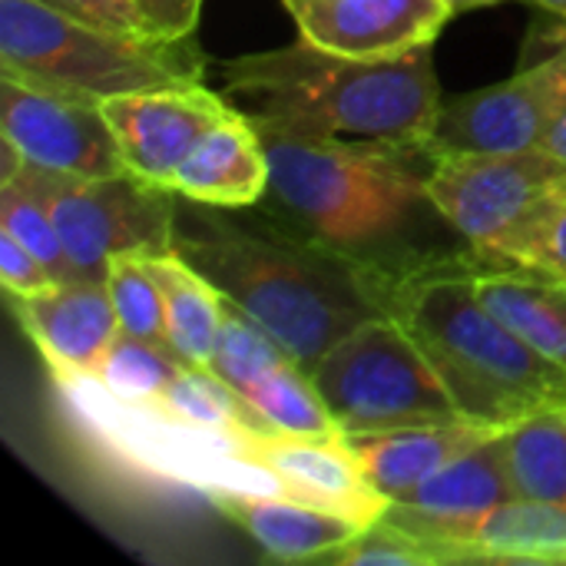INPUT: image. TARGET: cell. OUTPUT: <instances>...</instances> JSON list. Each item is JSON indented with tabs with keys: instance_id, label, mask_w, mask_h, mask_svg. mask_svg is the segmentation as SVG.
I'll list each match as a JSON object with an SVG mask.
<instances>
[{
	"instance_id": "obj_1",
	"label": "cell",
	"mask_w": 566,
	"mask_h": 566,
	"mask_svg": "<svg viewBox=\"0 0 566 566\" xmlns=\"http://www.w3.org/2000/svg\"><path fill=\"white\" fill-rule=\"evenodd\" d=\"M262 143L272 172L262 202L378 282L474 252L428 189L431 143L285 136Z\"/></svg>"
},
{
	"instance_id": "obj_2",
	"label": "cell",
	"mask_w": 566,
	"mask_h": 566,
	"mask_svg": "<svg viewBox=\"0 0 566 566\" xmlns=\"http://www.w3.org/2000/svg\"><path fill=\"white\" fill-rule=\"evenodd\" d=\"M172 252L305 371L358 325L385 315L375 275L305 235L269 202L222 209L179 196Z\"/></svg>"
},
{
	"instance_id": "obj_3",
	"label": "cell",
	"mask_w": 566,
	"mask_h": 566,
	"mask_svg": "<svg viewBox=\"0 0 566 566\" xmlns=\"http://www.w3.org/2000/svg\"><path fill=\"white\" fill-rule=\"evenodd\" d=\"M212 70L259 136L431 143L444 103L434 43L348 56L298 36L279 50L216 60Z\"/></svg>"
},
{
	"instance_id": "obj_4",
	"label": "cell",
	"mask_w": 566,
	"mask_h": 566,
	"mask_svg": "<svg viewBox=\"0 0 566 566\" xmlns=\"http://www.w3.org/2000/svg\"><path fill=\"white\" fill-rule=\"evenodd\" d=\"M468 252L444 265L378 282L391 315L428 355L458 411L468 421L504 431L507 424L566 405V371L511 332L481 298L478 269Z\"/></svg>"
},
{
	"instance_id": "obj_5",
	"label": "cell",
	"mask_w": 566,
	"mask_h": 566,
	"mask_svg": "<svg viewBox=\"0 0 566 566\" xmlns=\"http://www.w3.org/2000/svg\"><path fill=\"white\" fill-rule=\"evenodd\" d=\"M212 60L196 40L123 33L66 17L40 0H0V76L83 96L202 83Z\"/></svg>"
},
{
	"instance_id": "obj_6",
	"label": "cell",
	"mask_w": 566,
	"mask_h": 566,
	"mask_svg": "<svg viewBox=\"0 0 566 566\" xmlns=\"http://www.w3.org/2000/svg\"><path fill=\"white\" fill-rule=\"evenodd\" d=\"M428 189L481 259L531 265L566 212V159L544 146L434 153Z\"/></svg>"
},
{
	"instance_id": "obj_7",
	"label": "cell",
	"mask_w": 566,
	"mask_h": 566,
	"mask_svg": "<svg viewBox=\"0 0 566 566\" xmlns=\"http://www.w3.org/2000/svg\"><path fill=\"white\" fill-rule=\"evenodd\" d=\"M308 375L342 434L468 421L428 355L391 315L358 325Z\"/></svg>"
},
{
	"instance_id": "obj_8",
	"label": "cell",
	"mask_w": 566,
	"mask_h": 566,
	"mask_svg": "<svg viewBox=\"0 0 566 566\" xmlns=\"http://www.w3.org/2000/svg\"><path fill=\"white\" fill-rule=\"evenodd\" d=\"M53 378L70 395V401L83 408L90 424L136 468L199 488L209 497L219 494L285 497L282 481L262 464L249 461L239 438L192 428L143 401H123L90 375H53Z\"/></svg>"
},
{
	"instance_id": "obj_9",
	"label": "cell",
	"mask_w": 566,
	"mask_h": 566,
	"mask_svg": "<svg viewBox=\"0 0 566 566\" xmlns=\"http://www.w3.org/2000/svg\"><path fill=\"white\" fill-rule=\"evenodd\" d=\"M36 179L70 265L76 279L106 282L109 255L133 252L143 259L172 252L179 192L136 176L133 169L119 176H66L30 166Z\"/></svg>"
},
{
	"instance_id": "obj_10",
	"label": "cell",
	"mask_w": 566,
	"mask_h": 566,
	"mask_svg": "<svg viewBox=\"0 0 566 566\" xmlns=\"http://www.w3.org/2000/svg\"><path fill=\"white\" fill-rule=\"evenodd\" d=\"M566 99V40L504 83L444 96L431 133L434 153H514L541 146Z\"/></svg>"
},
{
	"instance_id": "obj_11",
	"label": "cell",
	"mask_w": 566,
	"mask_h": 566,
	"mask_svg": "<svg viewBox=\"0 0 566 566\" xmlns=\"http://www.w3.org/2000/svg\"><path fill=\"white\" fill-rule=\"evenodd\" d=\"M0 133L40 169L99 179L126 172L103 103L0 76Z\"/></svg>"
},
{
	"instance_id": "obj_12",
	"label": "cell",
	"mask_w": 566,
	"mask_h": 566,
	"mask_svg": "<svg viewBox=\"0 0 566 566\" xmlns=\"http://www.w3.org/2000/svg\"><path fill=\"white\" fill-rule=\"evenodd\" d=\"M514 497L517 491L511 481L504 438L494 431L478 448L428 478L408 501L388 504L381 521L424 537L444 554L448 564H474L468 554V537L491 511Z\"/></svg>"
},
{
	"instance_id": "obj_13",
	"label": "cell",
	"mask_w": 566,
	"mask_h": 566,
	"mask_svg": "<svg viewBox=\"0 0 566 566\" xmlns=\"http://www.w3.org/2000/svg\"><path fill=\"white\" fill-rule=\"evenodd\" d=\"M235 106L206 83L119 93L103 99V113L119 139L126 169L169 186L192 146Z\"/></svg>"
},
{
	"instance_id": "obj_14",
	"label": "cell",
	"mask_w": 566,
	"mask_h": 566,
	"mask_svg": "<svg viewBox=\"0 0 566 566\" xmlns=\"http://www.w3.org/2000/svg\"><path fill=\"white\" fill-rule=\"evenodd\" d=\"M242 451L282 481L285 497L345 514L361 527L381 521L391 504L371 488L345 438L318 441L295 434H245Z\"/></svg>"
},
{
	"instance_id": "obj_15",
	"label": "cell",
	"mask_w": 566,
	"mask_h": 566,
	"mask_svg": "<svg viewBox=\"0 0 566 566\" xmlns=\"http://www.w3.org/2000/svg\"><path fill=\"white\" fill-rule=\"evenodd\" d=\"M298 33L348 56H391L434 43L451 20L444 0H285Z\"/></svg>"
},
{
	"instance_id": "obj_16",
	"label": "cell",
	"mask_w": 566,
	"mask_h": 566,
	"mask_svg": "<svg viewBox=\"0 0 566 566\" xmlns=\"http://www.w3.org/2000/svg\"><path fill=\"white\" fill-rule=\"evenodd\" d=\"M10 298L53 375H90L119 335L106 282H56L46 292Z\"/></svg>"
},
{
	"instance_id": "obj_17",
	"label": "cell",
	"mask_w": 566,
	"mask_h": 566,
	"mask_svg": "<svg viewBox=\"0 0 566 566\" xmlns=\"http://www.w3.org/2000/svg\"><path fill=\"white\" fill-rule=\"evenodd\" d=\"M497 428H484L478 421H441V424H408L375 434H345L358 468L371 481L378 494L391 504L408 501L428 478H434L444 464L478 448Z\"/></svg>"
},
{
	"instance_id": "obj_18",
	"label": "cell",
	"mask_w": 566,
	"mask_h": 566,
	"mask_svg": "<svg viewBox=\"0 0 566 566\" xmlns=\"http://www.w3.org/2000/svg\"><path fill=\"white\" fill-rule=\"evenodd\" d=\"M269 176V156L259 129L232 109L192 146L172 176V189L192 202L242 209L265 199Z\"/></svg>"
},
{
	"instance_id": "obj_19",
	"label": "cell",
	"mask_w": 566,
	"mask_h": 566,
	"mask_svg": "<svg viewBox=\"0 0 566 566\" xmlns=\"http://www.w3.org/2000/svg\"><path fill=\"white\" fill-rule=\"evenodd\" d=\"M212 501L275 560H325L365 531L345 514L282 494H219Z\"/></svg>"
},
{
	"instance_id": "obj_20",
	"label": "cell",
	"mask_w": 566,
	"mask_h": 566,
	"mask_svg": "<svg viewBox=\"0 0 566 566\" xmlns=\"http://www.w3.org/2000/svg\"><path fill=\"white\" fill-rule=\"evenodd\" d=\"M484 305L534 352L566 371V275L544 265L488 262L478 269Z\"/></svg>"
},
{
	"instance_id": "obj_21",
	"label": "cell",
	"mask_w": 566,
	"mask_h": 566,
	"mask_svg": "<svg viewBox=\"0 0 566 566\" xmlns=\"http://www.w3.org/2000/svg\"><path fill=\"white\" fill-rule=\"evenodd\" d=\"M474 564H566V507L514 497L468 537Z\"/></svg>"
},
{
	"instance_id": "obj_22",
	"label": "cell",
	"mask_w": 566,
	"mask_h": 566,
	"mask_svg": "<svg viewBox=\"0 0 566 566\" xmlns=\"http://www.w3.org/2000/svg\"><path fill=\"white\" fill-rule=\"evenodd\" d=\"M146 262L163 292L166 332H169L172 352L192 368H209L219 325H222L226 295L206 275H199L189 262H182L176 252L153 255Z\"/></svg>"
},
{
	"instance_id": "obj_23",
	"label": "cell",
	"mask_w": 566,
	"mask_h": 566,
	"mask_svg": "<svg viewBox=\"0 0 566 566\" xmlns=\"http://www.w3.org/2000/svg\"><path fill=\"white\" fill-rule=\"evenodd\" d=\"M501 438L517 497L566 507V405L507 424Z\"/></svg>"
},
{
	"instance_id": "obj_24",
	"label": "cell",
	"mask_w": 566,
	"mask_h": 566,
	"mask_svg": "<svg viewBox=\"0 0 566 566\" xmlns=\"http://www.w3.org/2000/svg\"><path fill=\"white\" fill-rule=\"evenodd\" d=\"M242 398L262 415V421L275 434L318 438V441L345 438L338 421L332 418L322 391L315 388L312 375L295 358H285L282 365H275Z\"/></svg>"
},
{
	"instance_id": "obj_25",
	"label": "cell",
	"mask_w": 566,
	"mask_h": 566,
	"mask_svg": "<svg viewBox=\"0 0 566 566\" xmlns=\"http://www.w3.org/2000/svg\"><path fill=\"white\" fill-rule=\"evenodd\" d=\"M153 405L159 411H166L176 421H186L192 428H206V431H219L229 438H245V434H275L262 415L239 398L222 378H216L209 368H192L186 365L176 381L156 398V401H143Z\"/></svg>"
},
{
	"instance_id": "obj_26",
	"label": "cell",
	"mask_w": 566,
	"mask_h": 566,
	"mask_svg": "<svg viewBox=\"0 0 566 566\" xmlns=\"http://www.w3.org/2000/svg\"><path fill=\"white\" fill-rule=\"evenodd\" d=\"M0 229L13 235L27 252H33L43 262V269L53 275V282H76L53 212L27 166L13 179L0 182Z\"/></svg>"
},
{
	"instance_id": "obj_27",
	"label": "cell",
	"mask_w": 566,
	"mask_h": 566,
	"mask_svg": "<svg viewBox=\"0 0 566 566\" xmlns=\"http://www.w3.org/2000/svg\"><path fill=\"white\" fill-rule=\"evenodd\" d=\"M182 368L186 361L176 352L119 332L90 378L123 401H156Z\"/></svg>"
},
{
	"instance_id": "obj_28",
	"label": "cell",
	"mask_w": 566,
	"mask_h": 566,
	"mask_svg": "<svg viewBox=\"0 0 566 566\" xmlns=\"http://www.w3.org/2000/svg\"><path fill=\"white\" fill-rule=\"evenodd\" d=\"M285 358L292 355L259 322H252L229 298L222 302V325H219V338H216V352L209 365L216 378H222L242 398L262 375H269Z\"/></svg>"
},
{
	"instance_id": "obj_29",
	"label": "cell",
	"mask_w": 566,
	"mask_h": 566,
	"mask_svg": "<svg viewBox=\"0 0 566 566\" xmlns=\"http://www.w3.org/2000/svg\"><path fill=\"white\" fill-rule=\"evenodd\" d=\"M106 289H109V298H113V308L119 318V332L172 352L169 332H166L163 292H159V282L143 255H133V252L109 255Z\"/></svg>"
},
{
	"instance_id": "obj_30",
	"label": "cell",
	"mask_w": 566,
	"mask_h": 566,
	"mask_svg": "<svg viewBox=\"0 0 566 566\" xmlns=\"http://www.w3.org/2000/svg\"><path fill=\"white\" fill-rule=\"evenodd\" d=\"M325 560L342 566H448L434 544L391 521L368 524L355 541L332 551Z\"/></svg>"
},
{
	"instance_id": "obj_31",
	"label": "cell",
	"mask_w": 566,
	"mask_h": 566,
	"mask_svg": "<svg viewBox=\"0 0 566 566\" xmlns=\"http://www.w3.org/2000/svg\"><path fill=\"white\" fill-rule=\"evenodd\" d=\"M139 23L149 36L189 40L199 27L206 0H133Z\"/></svg>"
},
{
	"instance_id": "obj_32",
	"label": "cell",
	"mask_w": 566,
	"mask_h": 566,
	"mask_svg": "<svg viewBox=\"0 0 566 566\" xmlns=\"http://www.w3.org/2000/svg\"><path fill=\"white\" fill-rule=\"evenodd\" d=\"M0 282L10 295H33L56 285L53 275L43 269V262L3 229H0Z\"/></svg>"
},
{
	"instance_id": "obj_33",
	"label": "cell",
	"mask_w": 566,
	"mask_h": 566,
	"mask_svg": "<svg viewBox=\"0 0 566 566\" xmlns=\"http://www.w3.org/2000/svg\"><path fill=\"white\" fill-rule=\"evenodd\" d=\"M40 3H46L66 17H76L83 23H93V27L123 30V33H146L133 0H40Z\"/></svg>"
},
{
	"instance_id": "obj_34",
	"label": "cell",
	"mask_w": 566,
	"mask_h": 566,
	"mask_svg": "<svg viewBox=\"0 0 566 566\" xmlns=\"http://www.w3.org/2000/svg\"><path fill=\"white\" fill-rule=\"evenodd\" d=\"M531 265H544V269H554V272L566 275V212L554 222V229L547 232V239H544V245Z\"/></svg>"
},
{
	"instance_id": "obj_35",
	"label": "cell",
	"mask_w": 566,
	"mask_h": 566,
	"mask_svg": "<svg viewBox=\"0 0 566 566\" xmlns=\"http://www.w3.org/2000/svg\"><path fill=\"white\" fill-rule=\"evenodd\" d=\"M541 146H544L547 153L564 156L566 159V99H564V106H560V113L554 116V123L547 126V133H544Z\"/></svg>"
},
{
	"instance_id": "obj_36",
	"label": "cell",
	"mask_w": 566,
	"mask_h": 566,
	"mask_svg": "<svg viewBox=\"0 0 566 566\" xmlns=\"http://www.w3.org/2000/svg\"><path fill=\"white\" fill-rule=\"evenodd\" d=\"M451 17L458 13H468V10H481V7H494V3H504V0H444Z\"/></svg>"
},
{
	"instance_id": "obj_37",
	"label": "cell",
	"mask_w": 566,
	"mask_h": 566,
	"mask_svg": "<svg viewBox=\"0 0 566 566\" xmlns=\"http://www.w3.org/2000/svg\"><path fill=\"white\" fill-rule=\"evenodd\" d=\"M527 3H534V7H541V10H551L554 17L566 20V0H527Z\"/></svg>"
}]
</instances>
